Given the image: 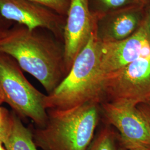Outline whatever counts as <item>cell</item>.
Segmentation results:
<instances>
[{"instance_id": "6da1fadb", "label": "cell", "mask_w": 150, "mask_h": 150, "mask_svg": "<svg viewBox=\"0 0 150 150\" xmlns=\"http://www.w3.org/2000/svg\"><path fill=\"white\" fill-rule=\"evenodd\" d=\"M0 52L15 59L21 69L41 83L47 94L67 75L64 48L36 30L22 25L10 28L0 36Z\"/></svg>"}, {"instance_id": "7a4b0ae2", "label": "cell", "mask_w": 150, "mask_h": 150, "mask_svg": "<svg viewBox=\"0 0 150 150\" xmlns=\"http://www.w3.org/2000/svg\"><path fill=\"white\" fill-rule=\"evenodd\" d=\"M100 111V103L93 101L67 110H47L45 126H30L34 142L42 150H87L95 137Z\"/></svg>"}, {"instance_id": "3957f363", "label": "cell", "mask_w": 150, "mask_h": 150, "mask_svg": "<svg viewBox=\"0 0 150 150\" xmlns=\"http://www.w3.org/2000/svg\"><path fill=\"white\" fill-rule=\"evenodd\" d=\"M100 43L93 31L69 72L54 91L46 95V110H67L86 103H101Z\"/></svg>"}, {"instance_id": "277c9868", "label": "cell", "mask_w": 150, "mask_h": 150, "mask_svg": "<svg viewBox=\"0 0 150 150\" xmlns=\"http://www.w3.org/2000/svg\"><path fill=\"white\" fill-rule=\"evenodd\" d=\"M0 92L13 112L20 117L31 119L43 127L48 119L45 106L46 95L28 81L16 60L0 52Z\"/></svg>"}, {"instance_id": "5b68a950", "label": "cell", "mask_w": 150, "mask_h": 150, "mask_svg": "<svg viewBox=\"0 0 150 150\" xmlns=\"http://www.w3.org/2000/svg\"><path fill=\"white\" fill-rule=\"evenodd\" d=\"M150 99L149 42L137 59L104 77L101 87V102H127L138 105Z\"/></svg>"}, {"instance_id": "8992f818", "label": "cell", "mask_w": 150, "mask_h": 150, "mask_svg": "<svg viewBox=\"0 0 150 150\" xmlns=\"http://www.w3.org/2000/svg\"><path fill=\"white\" fill-rule=\"evenodd\" d=\"M107 123L118 131L119 147L127 149L150 147V134L137 105L127 102H101Z\"/></svg>"}, {"instance_id": "52a82bcc", "label": "cell", "mask_w": 150, "mask_h": 150, "mask_svg": "<svg viewBox=\"0 0 150 150\" xmlns=\"http://www.w3.org/2000/svg\"><path fill=\"white\" fill-rule=\"evenodd\" d=\"M149 42L145 24L131 36L122 40H100L99 69L102 80L107 75L137 59Z\"/></svg>"}, {"instance_id": "ba28073f", "label": "cell", "mask_w": 150, "mask_h": 150, "mask_svg": "<svg viewBox=\"0 0 150 150\" xmlns=\"http://www.w3.org/2000/svg\"><path fill=\"white\" fill-rule=\"evenodd\" d=\"M67 15L64 32V52L67 74L93 31L88 0H71Z\"/></svg>"}, {"instance_id": "9c48e42d", "label": "cell", "mask_w": 150, "mask_h": 150, "mask_svg": "<svg viewBox=\"0 0 150 150\" xmlns=\"http://www.w3.org/2000/svg\"><path fill=\"white\" fill-rule=\"evenodd\" d=\"M0 15L30 30L45 28L55 33L59 30L61 15L30 0H0Z\"/></svg>"}, {"instance_id": "30bf717a", "label": "cell", "mask_w": 150, "mask_h": 150, "mask_svg": "<svg viewBox=\"0 0 150 150\" xmlns=\"http://www.w3.org/2000/svg\"><path fill=\"white\" fill-rule=\"evenodd\" d=\"M12 126L8 138L4 144L7 150H38L30 126L26 127L15 112H12Z\"/></svg>"}, {"instance_id": "8fae6325", "label": "cell", "mask_w": 150, "mask_h": 150, "mask_svg": "<svg viewBox=\"0 0 150 150\" xmlns=\"http://www.w3.org/2000/svg\"><path fill=\"white\" fill-rule=\"evenodd\" d=\"M138 23L137 16L132 12L122 14L114 20L104 40L106 41H120L131 36Z\"/></svg>"}, {"instance_id": "7c38bea8", "label": "cell", "mask_w": 150, "mask_h": 150, "mask_svg": "<svg viewBox=\"0 0 150 150\" xmlns=\"http://www.w3.org/2000/svg\"><path fill=\"white\" fill-rule=\"evenodd\" d=\"M118 147V134L110 126H106L94 137L87 150H117Z\"/></svg>"}, {"instance_id": "4fadbf2b", "label": "cell", "mask_w": 150, "mask_h": 150, "mask_svg": "<svg viewBox=\"0 0 150 150\" xmlns=\"http://www.w3.org/2000/svg\"><path fill=\"white\" fill-rule=\"evenodd\" d=\"M12 126V112L0 106V141L4 144L8 138Z\"/></svg>"}, {"instance_id": "5bb4252c", "label": "cell", "mask_w": 150, "mask_h": 150, "mask_svg": "<svg viewBox=\"0 0 150 150\" xmlns=\"http://www.w3.org/2000/svg\"><path fill=\"white\" fill-rule=\"evenodd\" d=\"M48 9L59 15L67 13L71 0H30Z\"/></svg>"}, {"instance_id": "9a60e30c", "label": "cell", "mask_w": 150, "mask_h": 150, "mask_svg": "<svg viewBox=\"0 0 150 150\" xmlns=\"http://www.w3.org/2000/svg\"><path fill=\"white\" fill-rule=\"evenodd\" d=\"M137 108L145 120L150 134V104L148 103H140L137 105Z\"/></svg>"}, {"instance_id": "2e32d148", "label": "cell", "mask_w": 150, "mask_h": 150, "mask_svg": "<svg viewBox=\"0 0 150 150\" xmlns=\"http://www.w3.org/2000/svg\"><path fill=\"white\" fill-rule=\"evenodd\" d=\"M102 3L109 7H118L125 5L127 0H101Z\"/></svg>"}, {"instance_id": "e0dca14e", "label": "cell", "mask_w": 150, "mask_h": 150, "mask_svg": "<svg viewBox=\"0 0 150 150\" xmlns=\"http://www.w3.org/2000/svg\"><path fill=\"white\" fill-rule=\"evenodd\" d=\"M10 22L6 20L0 15V36L10 28Z\"/></svg>"}, {"instance_id": "ac0fdd59", "label": "cell", "mask_w": 150, "mask_h": 150, "mask_svg": "<svg viewBox=\"0 0 150 150\" xmlns=\"http://www.w3.org/2000/svg\"><path fill=\"white\" fill-rule=\"evenodd\" d=\"M144 24H145V28L147 32V38L150 43V10L149 11L147 17L146 18V21Z\"/></svg>"}, {"instance_id": "d6986e66", "label": "cell", "mask_w": 150, "mask_h": 150, "mask_svg": "<svg viewBox=\"0 0 150 150\" xmlns=\"http://www.w3.org/2000/svg\"><path fill=\"white\" fill-rule=\"evenodd\" d=\"M150 150V147H140V148H137V149H125V148L119 147V146H118V150Z\"/></svg>"}, {"instance_id": "ffe728a7", "label": "cell", "mask_w": 150, "mask_h": 150, "mask_svg": "<svg viewBox=\"0 0 150 150\" xmlns=\"http://www.w3.org/2000/svg\"><path fill=\"white\" fill-rule=\"evenodd\" d=\"M0 150H7L2 141H0Z\"/></svg>"}, {"instance_id": "44dd1931", "label": "cell", "mask_w": 150, "mask_h": 150, "mask_svg": "<svg viewBox=\"0 0 150 150\" xmlns=\"http://www.w3.org/2000/svg\"><path fill=\"white\" fill-rule=\"evenodd\" d=\"M4 98H3V97L2 96V94H1V92H0V106H1V105L2 103H4Z\"/></svg>"}, {"instance_id": "7402d4cb", "label": "cell", "mask_w": 150, "mask_h": 150, "mask_svg": "<svg viewBox=\"0 0 150 150\" xmlns=\"http://www.w3.org/2000/svg\"><path fill=\"white\" fill-rule=\"evenodd\" d=\"M146 103H149V104H150V99L149 100V101H148L147 102H146Z\"/></svg>"}]
</instances>
